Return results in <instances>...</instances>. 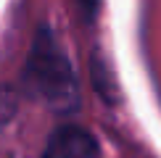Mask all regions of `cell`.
<instances>
[{"label": "cell", "instance_id": "obj_1", "mask_svg": "<svg viewBox=\"0 0 161 158\" xmlns=\"http://www.w3.org/2000/svg\"><path fill=\"white\" fill-rule=\"evenodd\" d=\"M26 84L40 100H45L56 111H74L79 103V84L71 69L69 55L64 53L58 37L48 24L35 32L29 55L24 69Z\"/></svg>", "mask_w": 161, "mask_h": 158}, {"label": "cell", "instance_id": "obj_2", "mask_svg": "<svg viewBox=\"0 0 161 158\" xmlns=\"http://www.w3.org/2000/svg\"><path fill=\"white\" fill-rule=\"evenodd\" d=\"M42 158H100V145L90 129L64 124L48 137Z\"/></svg>", "mask_w": 161, "mask_h": 158}, {"label": "cell", "instance_id": "obj_3", "mask_svg": "<svg viewBox=\"0 0 161 158\" xmlns=\"http://www.w3.org/2000/svg\"><path fill=\"white\" fill-rule=\"evenodd\" d=\"M98 8H100V0H77V13L85 24H92L98 16Z\"/></svg>", "mask_w": 161, "mask_h": 158}]
</instances>
